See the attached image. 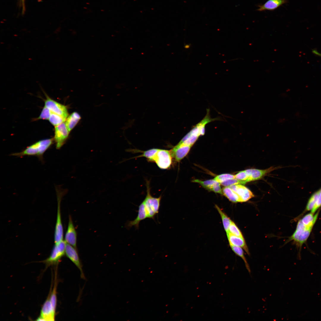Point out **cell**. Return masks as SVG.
<instances>
[{"mask_svg": "<svg viewBox=\"0 0 321 321\" xmlns=\"http://www.w3.org/2000/svg\"><path fill=\"white\" fill-rule=\"evenodd\" d=\"M54 141V138L40 140L27 147L21 151L12 153L10 155L20 158L25 156H35L43 163V155L51 147Z\"/></svg>", "mask_w": 321, "mask_h": 321, "instance_id": "cell-1", "label": "cell"}, {"mask_svg": "<svg viewBox=\"0 0 321 321\" xmlns=\"http://www.w3.org/2000/svg\"><path fill=\"white\" fill-rule=\"evenodd\" d=\"M147 194L143 201L147 218H154L156 215L159 212L161 196L158 198L152 196L150 192V183L148 181L146 183Z\"/></svg>", "mask_w": 321, "mask_h": 321, "instance_id": "cell-2", "label": "cell"}, {"mask_svg": "<svg viewBox=\"0 0 321 321\" xmlns=\"http://www.w3.org/2000/svg\"><path fill=\"white\" fill-rule=\"evenodd\" d=\"M57 200V218L55 228L54 240L55 244H57L63 240V230L61 219L60 203L62 197L67 193V190L60 188L59 186L56 187Z\"/></svg>", "mask_w": 321, "mask_h": 321, "instance_id": "cell-3", "label": "cell"}, {"mask_svg": "<svg viewBox=\"0 0 321 321\" xmlns=\"http://www.w3.org/2000/svg\"><path fill=\"white\" fill-rule=\"evenodd\" d=\"M312 229L305 225L301 220H299L295 231L289 237L287 242L292 241L297 247L301 248L309 237Z\"/></svg>", "mask_w": 321, "mask_h": 321, "instance_id": "cell-4", "label": "cell"}, {"mask_svg": "<svg viewBox=\"0 0 321 321\" xmlns=\"http://www.w3.org/2000/svg\"><path fill=\"white\" fill-rule=\"evenodd\" d=\"M66 243L63 240L57 244H55L50 256L42 262L46 266L57 265L65 254Z\"/></svg>", "mask_w": 321, "mask_h": 321, "instance_id": "cell-5", "label": "cell"}, {"mask_svg": "<svg viewBox=\"0 0 321 321\" xmlns=\"http://www.w3.org/2000/svg\"><path fill=\"white\" fill-rule=\"evenodd\" d=\"M170 150L158 149L152 162H154L160 169H169L172 164V158Z\"/></svg>", "mask_w": 321, "mask_h": 321, "instance_id": "cell-6", "label": "cell"}, {"mask_svg": "<svg viewBox=\"0 0 321 321\" xmlns=\"http://www.w3.org/2000/svg\"><path fill=\"white\" fill-rule=\"evenodd\" d=\"M69 133L64 122L55 127L54 139L56 149H60L64 144L68 138Z\"/></svg>", "mask_w": 321, "mask_h": 321, "instance_id": "cell-7", "label": "cell"}, {"mask_svg": "<svg viewBox=\"0 0 321 321\" xmlns=\"http://www.w3.org/2000/svg\"><path fill=\"white\" fill-rule=\"evenodd\" d=\"M45 103V106L51 112L59 115L66 119L68 114L67 107L65 106L52 99L47 95Z\"/></svg>", "mask_w": 321, "mask_h": 321, "instance_id": "cell-8", "label": "cell"}, {"mask_svg": "<svg viewBox=\"0 0 321 321\" xmlns=\"http://www.w3.org/2000/svg\"><path fill=\"white\" fill-rule=\"evenodd\" d=\"M56 311L53 308L49 297L47 298L42 307L39 317L37 320L52 321L55 320Z\"/></svg>", "mask_w": 321, "mask_h": 321, "instance_id": "cell-9", "label": "cell"}, {"mask_svg": "<svg viewBox=\"0 0 321 321\" xmlns=\"http://www.w3.org/2000/svg\"><path fill=\"white\" fill-rule=\"evenodd\" d=\"M65 254L79 269L81 273V278L83 279H85V278L83 270L82 265L76 248L66 243Z\"/></svg>", "mask_w": 321, "mask_h": 321, "instance_id": "cell-10", "label": "cell"}, {"mask_svg": "<svg viewBox=\"0 0 321 321\" xmlns=\"http://www.w3.org/2000/svg\"><path fill=\"white\" fill-rule=\"evenodd\" d=\"M64 237L65 241L66 243L76 248L77 233L72 217L70 215L69 216L68 227Z\"/></svg>", "mask_w": 321, "mask_h": 321, "instance_id": "cell-11", "label": "cell"}, {"mask_svg": "<svg viewBox=\"0 0 321 321\" xmlns=\"http://www.w3.org/2000/svg\"><path fill=\"white\" fill-rule=\"evenodd\" d=\"M239 196L241 202H246L254 197L252 192L242 184H236L229 186Z\"/></svg>", "mask_w": 321, "mask_h": 321, "instance_id": "cell-12", "label": "cell"}, {"mask_svg": "<svg viewBox=\"0 0 321 321\" xmlns=\"http://www.w3.org/2000/svg\"><path fill=\"white\" fill-rule=\"evenodd\" d=\"M276 167L271 166L265 169H251L245 170L249 176L248 182L260 180L267 174L276 169Z\"/></svg>", "mask_w": 321, "mask_h": 321, "instance_id": "cell-13", "label": "cell"}, {"mask_svg": "<svg viewBox=\"0 0 321 321\" xmlns=\"http://www.w3.org/2000/svg\"><path fill=\"white\" fill-rule=\"evenodd\" d=\"M191 147L178 143L170 150L172 158L179 162L186 155Z\"/></svg>", "mask_w": 321, "mask_h": 321, "instance_id": "cell-14", "label": "cell"}, {"mask_svg": "<svg viewBox=\"0 0 321 321\" xmlns=\"http://www.w3.org/2000/svg\"><path fill=\"white\" fill-rule=\"evenodd\" d=\"M288 0H268L264 4L259 5L257 10L262 11L265 10H274L287 2Z\"/></svg>", "mask_w": 321, "mask_h": 321, "instance_id": "cell-15", "label": "cell"}, {"mask_svg": "<svg viewBox=\"0 0 321 321\" xmlns=\"http://www.w3.org/2000/svg\"><path fill=\"white\" fill-rule=\"evenodd\" d=\"M147 218L144 204L142 202L139 206L137 217L133 220L128 222L127 226L128 228H130L133 226H134L136 228L138 229L140 222Z\"/></svg>", "mask_w": 321, "mask_h": 321, "instance_id": "cell-16", "label": "cell"}, {"mask_svg": "<svg viewBox=\"0 0 321 321\" xmlns=\"http://www.w3.org/2000/svg\"><path fill=\"white\" fill-rule=\"evenodd\" d=\"M227 235L230 245L241 247L248 255H250L248 247L243 237L237 236L230 233L227 234Z\"/></svg>", "mask_w": 321, "mask_h": 321, "instance_id": "cell-17", "label": "cell"}, {"mask_svg": "<svg viewBox=\"0 0 321 321\" xmlns=\"http://www.w3.org/2000/svg\"><path fill=\"white\" fill-rule=\"evenodd\" d=\"M81 118L80 115L75 112H73L67 117L65 123L69 132L75 126Z\"/></svg>", "mask_w": 321, "mask_h": 321, "instance_id": "cell-18", "label": "cell"}, {"mask_svg": "<svg viewBox=\"0 0 321 321\" xmlns=\"http://www.w3.org/2000/svg\"><path fill=\"white\" fill-rule=\"evenodd\" d=\"M319 211L315 215L310 213L304 215L301 219L302 222L305 225L312 228L318 217Z\"/></svg>", "mask_w": 321, "mask_h": 321, "instance_id": "cell-19", "label": "cell"}, {"mask_svg": "<svg viewBox=\"0 0 321 321\" xmlns=\"http://www.w3.org/2000/svg\"><path fill=\"white\" fill-rule=\"evenodd\" d=\"M223 194L233 202H241L239 196L229 187H225L222 190Z\"/></svg>", "mask_w": 321, "mask_h": 321, "instance_id": "cell-20", "label": "cell"}, {"mask_svg": "<svg viewBox=\"0 0 321 321\" xmlns=\"http://www.w3.org/2000/svg\"><path fill=\"white\" fill-rule=\"evenodd\" d=\"M215 207L220 215L224 229L227 234L229 233V228L232 221L217 205H215Z\"/></svg>", "mask_w": 321, "mask_h": 321, "instance_id": "cell-21", "label": "cell"}, {"mask_svg": "<svg viewBox=\"0 0 321 321\" xmlns=\"http://www.w3.org/2000/svg\"><path fill=\"white\" fill-rule=\"evenodd\" d=\"M231 248L233 251L238 256L241 257L244 261L246 268L249 273H251L249 265L244 255L243 251L241 247L230 245Z\"/></svg>", "mask_w": 321, "mask_h": 321, "instance_id": "cell-22", "label": "cell"}, {"mask_svg": "<svg viewBox=\"0 0 321 321\" xmlns=\"http://www.w3.org/2000/svg\"><path fill=\"white\" fill-rule=\"evenodd\" d=\"M319 194L318 190L313 193L311 196L307 203L303 213L311 211L314 207L317 200Z\"/></svg>", "mask_w": 321, "mask_h": 321, "instance_id": "cell-23", "label": "cell"}, {"mask_svg": "<svg viewBox=\"0 0 321 321\" xmlns=\"http://www.w3.org/2000/svg\"><path fill=\"white\" fill-rule=\"evenodd\" d=\"M48 120L51 124L56 127L64 122L66 119L59 115L51 112Z\"/></svg>", "mask_w": 321, "mask_h": 321, "instance_id": "cell-24", "label": "cell"}, {"mask_svg": "<svg viewBox=\"0 0 321 321\" xmlns=\"http://www.w3.org/2000/svg\"><path fill=\"white\" fill-rule=\"evenodd\" d=\"M57 281L55 280L52 292L50 294L49 297L51 304L54 309L56 311L57 304L56 289Z\"/></svg>", "mask_w": 321, "mask_h": 321, "instance_id": "cell-25", "label": "cell"}, {"mask_svg": "<svg viewBox=\"0 0 321 321\" xmlns=\"http://www.w3.org/2000/svg\"><path fill=\"white\" fill-rule=\"evenodd\" d=\"M158 149L153 148L143 151L142 154L139 157H144L150 162H152L155 155L158 150Z\"/></svg>", "mask_w": 321, "mask_h": 321, "instance_id": "cell-26", "label": "cell"}, {"mask_svg": "<svg viewBox=\"0 0 321 321\" xmlns=\"http://www.w3.org/2000/svg\"><path fill=\"white\" fill-rule=\"evenodd\" d=\"M192 182L199 183L203 187L208 190H209L212 186L219 183V182L216 181L214 179L204 181H202L198 179H196L193 180Z\"/></svg>", "mask_w": 321, "mask_h": 321, "instance_id": "cell-27", "label": "cell"}, {"mask_svg": "<svg viewBox=\"0 0 321 321\" xmlns=\"http://www.w3.org/2000/svg\"><path fill=\"white\" fill-rule=\"evenodd\" d=\"M229 233L233 235L243 237L242 233L239 229L235 224L232 221H231L229 226Z\"/></svg>", "mask_w": 321, "mask_h": 321, "instance_id": "cell-28", "label": "cell"}, {"mask_svg": "<svg viewBox=\"0 0 321 321\" xmlns=\"http://www.w3.org/2000/svg\"><path fill=\"white\" fill-rule=\"evenodd\" d=\"M220 184L225 187H229L236 184H245L246 183L244 182L234 178L226 180L222 182Z\"/></svg>", "mask_w": 321, "mask_h": 321, "instance_id": "cell-29", "label": "cell"}, {"mask_svg": "<svg viewBox=\"0 0 321 321\" xmlns=\"http://www.w3.org/2000/svg\"><path fill=\"white\" fill-rule=\"evenodd\" d=\"M235 178V175L231 174H220L216 176L214 179L221 183L228 179Z\"/></svg>", "mask_w": 321, "mask_h": 321, "instance_id": "cell-30", "label": "cell"}, {"mask_svg": "<svg viewBox=\"0 0 321 321\" xmlns=\"http://www.w3.org/2000/svg\"><path fill=\"white\" fill-rule=\"evenodd\" d=\"M235 178L244 182L246 183L248 182L249 176L245 170L239 171L235 175Z\"/></svg>", "mask_w": 321, "mask_h": 321, "instance_id": "cell-31", "label": "cell"}, {"mask_svg": "<svg viewBox=\"0 0 321 321\" xmlns=\"http://www.w3.org/2000/svg\"><path fill=\"white\" fill-rule=\"evenodd\" d=\"M51 111L45 106L41 112L39 116L36 119H48L51 114Z\"/></svg>", "mask_w": 321, "mask_h": 321, "instance_id": "cell-32", "label": "cell"}, {"mask_svg": "<svg viewBox=\"0 0 321 321\" xmlns=\"http://www.w3.org/2000/svg\"><path fill=\"white\" fill-rule=\"evenodd\" d=\"M319 194L317 200L313 209L311 211V213L314 214L316 211L321 207V188L318 190Z\"/></svg>", "mask_w": 321, "mask_h": 321, "instance_id": "cell-33", "label": "cell"}, {"mask_svg": "<svg viewBox=\"0 0 321 321\" xmlns=\"http://www.w3.org/2000/svg\"><path fill=\"white\" fill-rule=\"evenodd\" d=\"M220 183L219 182L212 186L209 190L213 191L215 193L223 194L222 191L220 186Z\"/></svg>", "mask_w": 321, "mask_h": 321, "instance_id": "cell-34", "label": "cell"}, {"mask_svg": "<svg viewBox=\"0 0 321 321\" xmlns=\"http://www.w3.org/2000/svg\"><path fill=\"white\" fill-rule=\"evenodd\" d=\"M312 52L314 54L321 57V53L315 49L312 50Z\"/></svg>", "mask_w": 321, "mask_h": 321, "instance_id": "cell-35", "label": "cell"}, {"mask_svg": "<svg viewBox=\"0 0 321 321\" xmlns=\"http://www.w3.org/2000/svg\"><path fill=\"white\" fill-rule=\"evenodd\" d=\"M190 47V45H185V48H188Z\"/></svg>", "mask_w": 321, "mask_h": 321, "instance_id": "cell-36", "label": "cell"}, {"mask_svg": "<svg viewBox=\"0 0 321 321\" xmlns=\"http://www.w3.org/2000/svg\"><path fill=\"white\" fill-rule=\"evenodd\" d=\"M22 0V1L23 4V3H24L23 2H24V0Z\"/></svg>", "mask_w": 321, "mask_h": 321, "instance_id": "cell-37", "label": "cell"}]
</instances>
